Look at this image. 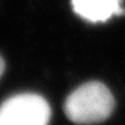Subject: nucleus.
I'll return each instance as SVG.
<instances>
[{
  "label": "nucleus",
  "instance_id": "f257e3e1",
  "mask_svg": "<svg viewBox=\"0 0 125 125\" xmlns=\"http://www.w3.org/2000/svg\"><path fill=\"white\" fill-rule=\"evenodd\" d=\"M115 109V98L107 86L90 81L73 90L65 101L67 118L75 124H97L108 119Z\"/></svg>",
  "mask_w": 125,
  "mask_h": 125
},
{
  "label": "nucleus",
  "instance_id": "7ed1b4c3",
  "mask_svg": "<svg viewBox=\"0 0 125 125\" xmlns=\"http://www.w3.org/2000/svg\"><path fill=\"white\" fill-rule=\"evenodd\" d=\"M73 10L90 23L107 22L115 15H124L123 0H71Z\"/></svg>",
  "mask_w": 125,
  "mask_h": 125
},
{
  "label": "nucleus",
  "instance_id": "f03ea898",
  "mask_svg": "<svg viewBox=\"0 0 125 125\" xmlns=\"http://www.w3.org/2000/svg\"><path fill=\"white\" fill-rule=\"evenodd\" d=\"M50 118L49 103L37 94H18L0 105V125H48Z\"/></svg>",
  "mask_w": 125,
  "mask_h": 125
},
{
  "label": "nucleus",
  "instance_id": "20e7f679",
  "mask_svg": "<svg viewBox=\"0 0 125 125\" xmlns=\"http://www.w3.org/2000/svg\"><path fill=\"white\" fill-rule=\"evenodd\" d=\"M4 71H5V60L2 59V57L0 56V76L2 75Z\"/></svg>",
  "mask_w": 125,
  "mask_h": 125
}]
</instances>
